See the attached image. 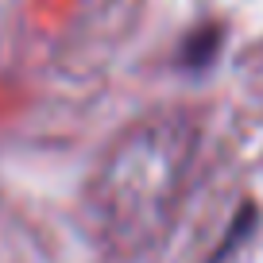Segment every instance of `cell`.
<instances>
[{"label":"cell","instance_id":"6da1fadb","mask_svg":"<svg viewBox=\"0 0 263 263\" xmlns=\"http://www.w3.org/2000/svg\"><path fill=\"white\" fill-rule=\"evenodd\" d=\"M221 24H201L197 31H190V39L182 43V62L190 66V70H201V66H209L217 58V50H221Z\"/></svg>","mask_w":263,"mask_h":263}]
</instances>
